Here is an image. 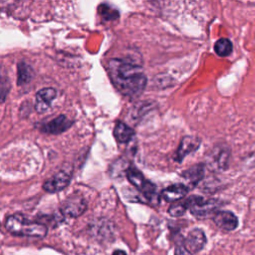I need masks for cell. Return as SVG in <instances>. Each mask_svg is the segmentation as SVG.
Here are the masks:
<instances>
[{
  "mask_svg": "<svg viewBox=\"0 0 255 255\" xmlns=\"http://www.w3.org/2000/svg\"><path fill=\"white\" fill-rule=\"evenodd\" d=\"M109 66L114 83L124 95L136 96L145 88L146 77L140 65L129 60L113 59Z\"/></svg>",
  "mask_w": 255,
  "mask_h": 255,
  "instance_id": "6da1fadb",
  "label": "cell"
},
{
  "mask_svg": "<svg viewBox=\"0 0 255 255\" xmlns=\"http://www.w3.org/2000/svg\"><path fill=\"white\" fill-rule=\"evenodd\" d=\"M6 229L17 236L43 238L47 234V227L39 222L27 219L21 214H12L5 221Z\"/></svg>",
  "mask_w": 255,
  "mask_h": 255,
  "instance_id": "7a4b0ae2",
  "label": "cell"
},
{
  "mask_svg": "<svg viewBox=\"0 0 255 255\" xmlns=\"http://www.w3.org/2000/svg\"><path fill=\"white\" fill-rule=\"evenodd\" d=\"M187 207L189 211L198 218H205L210 215H214L220 205L216 199H205L201 196H191L186 199Z\"/></svg>",
  "mask_w": 255,
  "mask_h": 255,
  "instance_id": "3957f363",
  "label": "cell"
},
{
  "mask_svg": "<svg viewBox=\"0 0 255 255\" xmlns=\"http://www.w3.org/2000/svg\"><path fill=\"white\" fill-rule=\"evenodd\" d=\"M127 177L134 187H136L140 192L143 193L146 199L150 201L154 200L156 196L155 185L147 180L138 169L134 167L128 168L127 171Z\"/></svg>",
  "mask_w": 255,
  "mask_h": 255,
  "instance_id": "277c9868",
  "label": "cell"
},
{
  "mask_svg": "<svg viewBox=\"0 0 255 255\" xmlns=\"http://www.w3.org/2000/svg\"><path fill=\"white\" fill-rule=\"evenodd\" d=\"M87 209V202L80 194L69 196L61 205V212L68 217L76 218L81 216Z\"/></svg>",
  "mask_w": 255,
  "mask_h": 255,
  "instance_id": "5b68a950",
  "label": "cell"
},
{
  "mask_svg": "<svg viewBox=\"0 0 255 255\" xmlns=\"http://www.w3.org/2000/svg\"><path fill=\"white\" fill-rule=\"evenodd\" d=\"M71 180V175L66 170H61L57 172L55 175H53L51 178L45 181L43 184V188L45 191L54 193L61 191L65 187L68 186L69 182Z\"/></svg>",
  "mask_w": 255,
  "mask_h": 255,
  "instance_id": "8992f818",
  "label": "cell"
},
{
  "mask_svg": "<svg viewBox=\"0 0 255 255\" xmlns=\"http://www.w3.org/2000/svg\"><path fill=\"white\" fill-rule=\"evenodd\" d=\"M200 145V139L193 135H186L184 136L180 144L174 154V160L177 162H181L182 159L188 155L189 153L195 151Z\"/></svg>",
  "mask_w": 255,
  "mask_h": 255,
  "instance_id": "52a82bcc",
  "label": "cell"
},
{
  "mask_svg": "<svg viewBox=\"0 0 255 255\" xmlns=\"http://www.w3.org/2000/svg\"><path fill=\"white\" fill-rule=\"evenodd\" d=\"M213 221L219 228L226 231L234 230L238 225L237 217L231 211L226 210L217 211L213 215Z\"/></svg>",
  "mask_w": 255,
  "mask_h": 255,
  "instance_id": "ba28073f",
  "label": "cell"
},
{
  "mask_svg": "<svg viewBox=\"0 0 255 255\" xmlns=\"http://www.w3.org/2000/svg\"><path fill=\"white\" fill-rule=\"evenodd\" d=\"M206 243V236L201 229H193L191 230L184 240V246L190 252H198L200 251Z\"/></svg>",
  "mask_w": 255,
  "mask_h": 255,
  "instance_id": "9c48e42d",
  "label": "cell"
},
{
  "mask_svg": "<svg viewBox=\"0 0 255 255\" xmlns=\"http://www.w3.org/2000/svg\"><path fill=\"white\" fill-rule=\"evenodd\" d=\"M72 121H70L66 116L61 115L49 123H46L42 127V130L51 134H59L67 130L72 126Z\"/></svg>",
  "mask_w": 255,
  "mask_h": 255,
  "instance_id": "30bf717a",
  "label": "cell"
},
{
  "mask_svg": "<svg viewBox=\"0 0 255 255\" xmlns=\"http://www.w3.org/2000/svg\"><path fill=\"white\" fill-rule=\"evenodd\" d=\"M56 98V91L53 88H45L36 94L35 109L38 113H44L50 108L51 102Z\"/></svg>",
  "mask_w": 255,
  "mask_h": 255,
  "instance_id": "8fae6325",
  "label": "cell"
},
{
  "mask_svg": "<svg viewBox=\"0 0 255 255\" xmlns=\"http://www.w3.org/2000/svg\"><path fill=\"white\" fill-rule=\"evenodd\" d=\"M188 188L181 183L172 184L161 191V197L167 202H176L187 194Z\"/></svg>",
  "mask_w": 255,
  "mask_h": 255,
  "instance_id": "7c38bea8",
  "label": "cell"
},
{
  "mask_svg": "<svg viewBox=\"0 0 255 255\" xmlns=\"http://www.w3.org/2000/svg\"><path fill=\"white\" fill-rule=\"evenodd\" d=\"M114 134H115L116 139L119 142L127 143L132 138V136L134 134V131L131 128H129L125 123L118 122L115 126V128H114Z\"/></svg>",
  "mask_w": 255,
  "mask_h": 255,
  "instance_id": "4fadbf2b",
  "label": "cell"
},
{
  "mask_svg": "<svg viewBox=\"0 0 255 255\" xmlns=\"http://www.w3.org/2000/svg\"><path fill=\"white\" fill-rule=\"evenodd\" d=\"M204 174V166L203 164H196L192 167L188 168L182 173V177H184L191 185H195L199 182Z\"/></svg>",
  "mask_w": 255,
  "mask_h": 255,
  "instance_id": "5bb4252c",
  "label": "cell"
},
{
  "mask_svg": "<svg viewBox=\"0 0 255 255\" xmlns=\"http://www.w3.org/2000/svg\"><path fill=\"white\" fill-rule=\"evenodd\" d=\"M214 51L220 57H226L232 52V43L226 38H221L214 44Z\"/></svg>",
  "mask_w": 255,
  "mask_h": 255,
  "instance_id": "9a60e30c",
  "label": "cell"
},
{
  "mask_svg": "<svg viewBox=\"0 0 255 255\" xmlns=\"http://www.w3.org/2000/svg\"><path fill=\"white\" fill-rule=\"evenodd\" d=\"M18 84H26L32 80L33 70L26 63L18 64Z\"/></svg>",
  "mask_w": 255,
  "mask_h": 255,
  "instance_id": "2e32d148",
  "label": "cell"
},
{
  "mask_svg": "<svg viewBox=\"0 0 255 255\" xmlns=\"http://www.w3.org/2000/svg\"><path fill=\"white\" fill-rule=\"evenodd\" d=\"M187 209H188V207H187V202L185 199V200L177 201V202L171 204L170 207L168 208V213L172 217H179V216H182Z\"/></svg>",
  "mask_w": 255,
  "mask_h": 255,
  "instance_id": "e0dca14e",
  "label": "cell"
},
{
  "mask_svg": "<svg viewBox=\"0 0 255 255\" xmlns=\"http://www.w3.org/2000/svg\"><path fill=\"white\" fill-rule=\"evenodd\" d=\"M228 153L229 152L224 149H220L216 152H213L211 159L212 163H214L219 168H223L228 161Z\"/></svg>",
  "mask_w": 255,
  "mask_h": 255,
  "instance_id": "ac0fdd59",
  "label": "cell"
},
{
  "mask_svg": "<svg viewBox=\"0 0 255 255\" xmlns=\"http://www.w3.org/2000/svg\"><path fill=\"white\" fill-rule=\"evenodd\" d=\"M99 12L105 20H114V19H117L119 16L118 11L108 6L107 4H102L99 7Z\"/></svg>",
  "mask_w": 255,
  "mask_h": 255,
  "instance_id": "d6986e66",
  "label": "cell"
},
{
  "mask_svg": "<svg viewBox=\"0 0 255 255\" xmlns=\"http://www.w3.org/2000/svg\"><path fill=\"white\" fill-rule=\"evenodd\" d=\"M174 255H192L184 244H177L174 250Z\"/></svg>",
  "mask_w": 255,
  "mask_h": 255,
  "instance_id": "ffe728a7",
  "label": "cell"
},
{
  "mask_svg": "<svg viewBox=\"0 0 255 255\" xmlns=\"http://www.w3.org/2000/svg\"><path fill=\"white\" fill-rule=\"evenodd\" d=\"M113 255H127V253L125 251H123V250H116L113 253Z\"/></svg>",
  "mask_w": 255,
  "mask_h": 255,
  "instance_id": "44dd1931",
  "label": "cell"
}]
</instances>
